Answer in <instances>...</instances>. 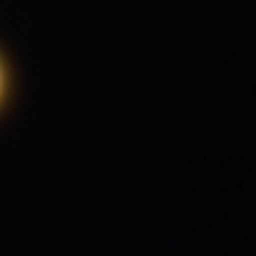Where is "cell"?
Listing matches in <instances>:
<instances>
[{
    "mask_svg": "<svg viewBox=\"0 0 256 256\" xmlns=\"http://www.w3.org/2000/svg\"><path fill=\"white\" fill-rule=\"evenodd\" d=\"M9 94H11V68H9V62H6L4 54L0 52V109L6 105Z\"/></svg>",
    "mask_w": 256,
    "mask_h": 256,
    "instance_id": "6da1fadb",
    "label": "cell"
}]
</instances>
